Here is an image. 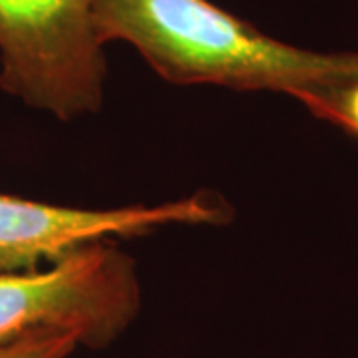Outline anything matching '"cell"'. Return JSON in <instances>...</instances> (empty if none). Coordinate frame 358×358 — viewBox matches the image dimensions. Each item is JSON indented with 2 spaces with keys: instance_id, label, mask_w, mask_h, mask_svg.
<instances>
[{
  "instance_id": "1",
  "label": "cell",
  "mask_w": 358,
  "mask_h": 358,
  "mask_svg": "<svg viewBox=\"0 0 358 358\" xmlns=\"http://www.w3.org/2000/svg\"><path fill=\"white\" fill-rule=\"evenodd\" d=\"M103 44H131L173 84L271 90L307 100L358 78V52L322 54L257 30L209 0H92Z\"/></svg>"
},
{
  "instance_id": "3",
  "label": "cell",
  "mask_w": 358,
  "mask_h": 358,
  "mask_svg": "<svg viewBox=\"0 0 358 358\" xmlns=\"http://www.w3.org/2000/svg\"><path fill=\"white\" fill-rule=\"evenodd\" d=\"M103 42L92 0H0V88L74 120L102 108Z\"/></svg>"
},
{
  "instance_id": "4",
  "label": "cell",
  "mask_w": 358,
  "mask_h": 358,
  "mask_svg": "<svg viewBox=\"0 0 358 358\" xmlns=\"http://www.w3.org/2000/svg\"><path fill=\"white\" fill-rule=\"evenodd\" d=\"M229 215L227 205L205 193L122 209H78L0 193V271H36L108 235L131 237L171 223L213 225Z\"/></svg>"
},
{
  "instance_id": "2",
  "label": "cell",
  "mask_w": 358,
  "mask_h": 358,
  "mask_svg": "<svg viewBox=\"0 0 358 358\" xmlns=\"http://www.w3.org/2000/svg\"><path fill=\"white\" fill-rule=\"evenodd\" d=\"M140 313L136 265L96 241L48 268L0 271V346L38 333L74 334L80 346L112 345Z\"/></svg>"
},
{
  "instance_id": "6",
  "label": "cell",
  "mask_w": 358,
  "mask_h": 358,
  "mask_svg": "<svg viewBox=\"0 0 358 358\" xmlns=\"http://www.w3.org/2000/svg\"><path fill=\"white\" fill-rule=\"evenodd\" d=\"M80 343L74 334L52 331L24 336L16 343L0 346V358H68Z\"/></svg>"
},
{
  "instance_id": "5",
  "label": "cell",
  "mask_w": 358,
  "mask_h": 358,
  "mask_svg": "<svg viewBox=\"0 0 358 358\" xmlns=\"http://www.w3.org/2000/svg\"><path fill=\"white\" fill-rule=\"evenodd\" d=\"M303 103L320 120H327L358 138V78L336 88L315 94Z\"/></svg>"
}]
</instances>
